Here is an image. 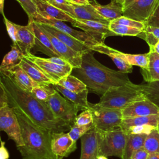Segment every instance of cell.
<instances>
[{"label":"cell","mask_w":159,"mask_h":159,"mask_svg":"<svg viewBox=\"0 0 159 159\" xmlns=\"http://www.w3.org/2000/svg\"><path fill=\"white\" fill-rule=\"evenodd\" d=\"M9 99V105L24 114L33 123L52 133L68 132L73 125L57 118L46 101L35 98L30 92L16 84L7 75L0 73Z\"/></svg>","instance_id":"6da1fadb"},{"label":"cell","mask_w":159,"mask_h":159,"mask_svg":"<svg viewBox=\"0 0 159 159\" xmlns=\"http://www.w3.org/2000/svg\"><path fill=\"white\" fill-rule=\"evenodd\" d=\"M93 52L89 50L83 53L80 67L73 68L75 76L86 85L89 91L102 96L111 89L134 84L127 73L102 65L94 58Z\"/></svg>","instance_id":"7a4b0ae2"},{"label":"cell","mask_w":159,"mask_h":159,"mask_svg":"<svg viewBox=\"0 0 159 159\" xmlns=\"http://www.w3.org/2000/svg\"><path fill=\"white\" fill-rule=\"evenodd\" d=\"M14 110L24 143V145L17 147L22 158L55 159L51 149L52 132L37 125L22 112Z\"/></svg>","instance_id":"3957f363"},{"label":"cell","mask_w":159,"mask_h":159,"mask_svg":"<svg viewBox=\"0 0 159 159\" xmlns=\"http://www.w3.org/2000/svg\"><path fill=\"white\" fill-rule=\"evenodd\" d=\"M147 99L139 84L122 86L111 89L103 94L96 104L102 107L122 110L134 102Z\"/></svg>","instance_id":"277c9868"},{"label":"cell","mask_w":159,"mask_h":159,"mask_svg":"<svg viewBox=\"0 0 159 159\" xmlns=\"http://www.w3.org/2000/svg\"><path fill=\"white\" fill-rule=\"evenodd\" d=\"M97 130V129H96ZM99 132L98 155L117 157L122 159L127 134L120 128L107 132Z\"/></svg>","instance_id":"5b68a950"},{"label":"cell","mask_w":159,"mask_h":159,"mask_svg":"<svg viewBox=\"0 0 159 159\" xmlns=\"http://www.w3.org/2000/svg\"><path fill=\"white\" fill-rule=\"evenodd\" d=\"M88 109L93 116L94 127L98 131L107 132L120 128L123 120L122 110L102 107L91 102Z\"/></svg>","instance_id":"8992f818"},{"label":"cell","mask_w":159,"mask_h":159,"mask_svg":"<svg viewBox=\"0 0 159 159\" xmlns=\"http://www.w3.org/2000/svg\"><path fill=\"white\" fill-rule=\"evenodd\" d=\"M46 102L57 118L73 124L77 113L80 111L79 108L75 104L61 96L58 91L52 94Z\"/></svg>","instance_id":"52a82bcc"},{"label":"cell","mask_w":159,"mask_h":159,"mask_svg":"<svg viewBox=\"0 0 159 159\" xmlns=\"http://www.w3.org/2000/svg\"><path fill=\"white\" fill-rule=\"evenodd\" d=\"M4 131L16 147L24 145L21 129L16 112L9 105L0 109V132ZM1 140V138H0Z\"/></svg>","instance_id":"ba28073f"},{"label":"cell","mask_w":159,"mask_h":159,"mask_svg":"<svg viewBox=\"0 0 159 159\" xmlns=\"http://www.w3.org/2000/svg\"><path fill=\"white\" fill-rule=\"evenodd\" d=\"M32 20L40 24L48 25L64 33H66L75 38L76 39L84 43L85 44L88 45L89 48H91L93 45L99 43L96 40H95L91 36H90L84 31H79L77 30H75L70 26L65 24L61 20H57L48 16L43 17L40 14H38L34 18L32 19Z\"/></svg>","instance_id":"9c48e42d"},{"label":"cell","mask_w":159,"mask_h":159,"mask_svg":"<svg viewBox=\"0 0 159 159\" xmlns=\"http://www.w3.org/2000/svg\"><path fill=\"white\" fill-rule=\"evenodd\" d=\"M67 13L74 19H85L99 21L109 24V22L103 18L96 11L91 3L86 5H77L71 3L67 4H52Z\"/></svg>","instance_id":"30bf717a"},{"label":"cell","mask_w":159,"mask_h":159,"mask_svg":"<svg viewBox=\"0 0 159 159\" xmlns=\"http://www.w3.org/2000/svg\"><path fill=\"white\" fill-rule=\"evenodd\" d=\"M72 25L82 29L83 31L91 36L98 43H104L108 36L113 35L110 31L109 24L99 21L85 19H74Z\"/></svg>","instance_id":"8fae6325"},{"label":"cell","mask_w":159,"mask_h":159,"mask_svg":"<svg viewBox=\"0 0 159 159\" xmlns=\"http://www.w3.org/2000/svg\"><path fill=\"white\" fill-rule=\"evenodd\" d=\"M157 1V0H135L123 7V16L146 23Z\"/></svg>","instance_id":"7c38bea8"},{"label":"cell","mask_w":159,"mask_h":159,"mask_svg":"<svg viewBox=\"0 0 159 159\" xmlns=\"http://www.w3.org/2000/svg\"><path fill=\"white\" fill-rule=\"evenodd\" d=\"M51 149L55 159H63L76 149V142L71 139L68 132H53Z\"/></svg>","instance_id":"4fadbf2b"},{"label":"cell","mask_w":159,"mask_h":159,"mask_svg":"<svg viewBox=\"0 0 159 159\" xmlns=\"http://www.w3.org/2000/svg\"><path fill=\"white\" fill-rule=\"evenodd\" d=\"M24 57L36 64L57 83L61 78L71 74L73 70L71 65L61 66L57 65L48 61L46 58L35 56L31 53Z\"/></svg>","instance_id":"5bb4252c"},{"label":"cell","mask_w":159,"mask_h":159,"mask_svg":"<svg viewBox=\"0 0 159 159\" xmlns=\"http://www.w3.org/2000/svg\"><path fill=\"white\" fill-rule=\"evenodd\" d=\"M123 119L159 114V107L148 99L132 102L122 110Z\"/></svg>","instance_id":"9a60e30c"},{"label":"cell","mask_w":159,"mask_h":159,"mask_svg":"<svg viewBox=\"0 0 159 159\" xmlns=\"http://www.w3.org/2000/svg\"><path fill=\"white\" fill-rule=\"evenodd\" d=\"M44 30L48 36L55 50H56L59 57L66 60L73 67V68L80 67L83 53L74 50L65 44L63 42L60 41L54 35L46 31L45 29Z\"/></svg>","instance_id":"2e32d148"},{"label":"cell","mask_w":159,"mask_h":159,"mask_svg":"<svg viewBox=\"0 0 159 159\" xmlns=\"http://www.w3.org/2000/svg\"><path fill=\"white\" fill-rule=\"evenodd\" d=\"M80 159H97L99 152V132L94 127L81 138Z\"/></svg>","instance_id":"e0dca14e"},{"label":"cell","mask_w":159,"mask_h":159,"mask_svg":"<svg viewBox=\"0 0 159 159\" xmlns=\"http://www.w3.org/2000/svg\"><path fill=\"white\" fill-rule=\"evenodd\" d=\"M16 44L22 52L24 56L30 53V50L35 45V35L32 29V22L29 21L27 25L16 24Z\"/></svg>","instance_id":"ac0fdd59"},{"label":"cell","mask_w":159,"mask_h":159,"mask_svg":"<svg viewBox=\"0 0 159 159\" xmlns=\"http://www.w3.org/2000/svg\"><path fill=\"white\" fill-rule=\"evenodd\" d=\"M29 21L32 22V29L35 38L34 47L36 48V50L40 51L50 57H59L48 36L41 25L30 19H29Z\"/></svg>","instance_id":"d6986e66"},{"label":"cell","mask_w":159,"mask_h":159,"mask_svg":"<svg viewBox=\"0 0 159 159\" xmlns=\"http://www.w3.org/2000/svg\"><path fill=\"white\" fill-rule=\"evenodd\" d=\"M37 7V12L43 17H50L53 19L67 21L71 24L73 22L74 19L71 17L67 13L50 4L47 0H32Z\"/></svg>","instance_id":"ffe728a7"},{"label":"cell","mask_w":159,"mask_h":159,"mask_svg":"<svg viewBox=\"0 0 159 159\" xmlns=\"http://www.w3.org/2000/svg\"><path fill=\"white\" fill-rule=\"evenodd\" d=\"M19 66L30 76V78L40 84H56L57 81L51 78L45 71L34 62L24 57Z\"/></svg>","instance_id":"44dd1931"},{"label":"cell","mask_w":159,"mask_h":159,"mask_svg":"<svg viewBox=\"0 0 159 159\" xmlns=\"http://www.w3.org/2000/svg\"><path fill=\"white\" fill-rule=\"evenodd\" d=\"M40 25L46 31H47L50 34L54 35L55 37L58 39L60 41H61L65 44H66V45H68V47H70V48H71L75 51L83 53L85 52L91 50L88 45H87L84 43L76 39L75 38L73 37L72 36L66 33H64L47 24H40Z\"/></svg>","instance_id":"7402d4cb"},{"label":"cell","mask_w":159,"mask_h":159,"mask_svg":"<svg viewBox=\"0 0 159 159\" xmlns=\"http://www.w3.org/2000/svg\"><path fill=\"white\" fill-rule=\"evenodd\" d=\"M90 3L99 15L109 22L123 16L122 4L115 0H111V2L106 5H101L96 0H91Z\"/></svg>","instance_id":"603a6c76"},{"label":"cell","mask_w":159,"mask_h":159,"mask_svg":"<svg viewBox=\"0 0 159 159\" xmlns=\"http://www.w3.org/2000/svg\"><path fill=\"white\" fill-rule=\"evenodd\" d=\"M90 49L93 52H97L109 56L119 71L126 73H132L133 66L117 55L116 49L107 46L104 43H101L93 45L90 48Z\"/></svg>","instance_id":"cb8c5ba5"},{"label":"cell","mask_w":159,"mask_h":159,"mask_svg":"<svg viewBox=\"0 0 159 159\" xmlns=\"http://www.w3.org/2000/svg\"><path fill=\"white\" fill-rule=\"evenodd\" d=\"M2 73L7 75L20 88L29 92H31L34 88L40 84L32 80L19 65Z\"/></svg>","instance_id":"d4e9b609"},{"label":"cell","mask_w":159,"mask_h":159,"mask_svg":"<svg viewBox=\"0 0 159 159\" xmlns=\"http://www.w3.org/2000/svg\"><path fill=\"white\" fill-rule=\"evenodd\" d=\"M52 85L55 89L62 94L65 98L75 104L79 108L80 111L88 109L89 102L88 101V94L89 93L88 89H86L81 92L76 93L69 91L57 84Z\"/></svg>","instance_id":"484cf974"},{"label":"cell","mask_w":159,"mask_h":159,"mask_svg":"<svg viewBox=\"0 0 159 159\" xmlns=\"http://www.w3.org/2000/svg\"><path fill=\"white\" fill-rule=\"evenodd\" d=\"M24 54L15 43L11 46V50L6 54L0 65V73L7 72L19 65L24 58Z\"/></svg>","instance_id":"4316f807"},{"label":"cell","mask_w":159,"mask_h":159,"mask_svg":"<svg viewBox=\"0 0 159 159\" xmlns=\"http://www.w3.org/2000/svg\"><path fill=\"white\" fill-rule=\"evenodd\" d=\"M148 53V65L147 69L141 68V74L147 83L159 81V54L150 51Z\"/></svg>","instance_id":"83f0119b"},{"label":"cell","mask_w":159,"mask_h":159,"mask_svg":"<svg viewBox=\"0 0 159 159\" xmlns=\"http://www.w3.org/2000/svg\"><path fill=\"white\" fill-rule=\"evenodd\" d=\"M146 134H127L126 143L122 159H130L132 155L143 147Z\"/></svg>","instance_id":"f1b7e54d"},{"label":"cell","mask_w":159,"mask_h":159,"mask_svg":"<svg viewBox=\"0 0 159 159\" xmlns=\"http://www.w3.org/2000/svg\"><path fill=\"white\" fill-rule=\"evenodd\" d=\"M158 124L159 114H155L133 118L123 119L120 127L122 129H124L130 126L140 125H150L157 127Z\"/></svg>","instance_id":"f546056e"},{"label":"cell","mask_w":159,"mask_h":159,"mask_svg":"<svg viewBox=\"0 0 159 159\" xmlns=\"http://www.w3.org/2000/svg\"><path fill=\"white\" fill-rule=\"evenodd\" d=\"M116 53L123 60L132 66H137L142 69H147L149 62L148 53L144 54L126 53L116 50Z\"/></svg>","instance_id":"4dcf8cb0"},{"label":"cell","mask_w":159,"mask_h":159,"mask_svg":"<svg viewBox=\"0 0 159 159\" xmlns=\"http://www.w3.org/2000/svg\"><path fill=\"white\" fill-rule=\"evenodd\" d=\"M57 84L69 91L76 93L81 92L88 89L86 85L80 79L71 75V73L60 80Z\"/></svg>","instance_id":"1f68e13d"},{"label":"cell","mask_w":159,"mask_h":159,"mask_svg":"<svg viewBox=\"0 0 159 159\" xmlns=\"http://www.w3.org/2000/svg\"><path fill=\"white\" fill-rule=\"evenodd\" d=\"M139 88L145 94L147 99L159 107V81L139 84Z\"/></svg>","instance_id":"d6a6232c"},{"label":"cell","mask_w":159,"mask_h":159,"mask_svg":"<svg viewBox=\"0 0 159 159\" xmlns=\"http://www.w3.org/2000/svg\"><path fill=\"white\" fill-rule=\"evenodd\" d=\"M109 28L113 35L138 37L143 31L135 27H131L125 25L117 24L112 22H109Z\"/></svg>","instance_id":"836d02e7"},{"label":"cell","mask_w":159,"mask_h":159,"mask_svg":"<svg viewBox=\"0 0 159 159\" xmlns=\"http://www.w3.org/2000/svg\"><path fill=\"white\" fill-rule=\"evenodd\" d=\"M56 91L52 84H40L34 88L30 93L37 99L46 101Z\"/></svg>","instance_id":"e575fe53"},{"label":"cell","mask_w":159,"mask_h":159,"mask_svg":"<svg viewBox=\"0 0 159 159\" xmlns=\"http://www.w3.org/2000/svg\"><path fill=\"white\" fill-rule=\"evenodd\" d=\"M138 37L143 39L147 43L149 48L152 47L159 41V27L146 25Z\"/></svg>","instance_id":"d590c367"},{"label":"cell","mask_w":159,"mask_h":159,"mask_svg":"<svg viewBox=\"0 0 159 159\" xmlns=\"http://www.w3.org/2000/svg\"><path fill=\"white\" fill-rule=\"evenodd\" d=\"M143 147L148 153H159V132L157 129L147 135Z\"/></svg>","instance_id":"8d00e7d4"},{"label":"cell","mask_w":159,"mask_h":159,"mask_svg":"<svg viewBox=\"0 0 159 159\" xmlns=\"http://www.w3.org/2000/svg\"><path fill=\"white\" fill-rule=\"evenodd\" d=\"M94 127L93 123L89 124L86 125H73L68 132L69 136L72 140L76 142L79 139H80L83 135L87 133L89 130Z\"/></svg>","instance_id":"74e56055"},{"label":"cell","mask_w":159,"mask_h":159,"mask_svg":"<svg viewBox=\"0 0 159 159\" xmlns=\"http://www.w3.org/2000/svg\"><path fill=\"white\" fill-rule=\"evenodd\" d=\"M110 22H112L117 24L125 25L131 27H135V28L140 29L142 30H143L146 27V24L145 22L137 21L135 20H134L132 19H130L123 16L111 21Z\"/></svg>","instance_id":"f35d334b"},{"label":"cell","mask_w":159,"mask_h":159,"mask_svg":"<svg viewBox=\"0 0 159 159\" xmlns=\"http://www.w3.org/2000/svg\"><path fill=\"white\" fill-rule=\"evenodd\" d=\"M157 127L150 125H140L130 126L124 129H122L126 134H146L148 135L152 130L156 129Z\"/></svg>","instance_id":"ab89813d"},{"label":"cell","mask_w":159,"mask_h":159,"mask_svg":"<svg viewBox=\"0 0 159 159\" xmlns=\"http://www.w3.org/2000/svg\"><path fill=\"white\" fill-rule=\"evenodd\" d=\"M20 4L22 9L29 16V19L34 18L39 12L37 9L32 0H16Z\"/></svg>","instance_id":"60d3db41"},{"label":"cell","mask_w":159,"mask_h":159,"mask_svg":"<svg viewBox=\"0 0 159 159\" xmlns=\"http://www.w3.org/2000/svg\"><path fill=\"white\" fill-rule=\"evenodd\" d=\"M93 123V118L91 112L89 109L82 111V112L77 115L73 124L76 125H86Z\"/></svg>","instance_id":"b9f144b4"},{"label":"cell","mask_w":159,"mask_h":159,"mask_svg":"<svg viewBox=\"0 0 159 159\" xmlns=\"http://www.w3.org/2000/svg\"><path fill=\"white\" fill-rule=\"evenodd\" d=\"M145 24L146 25L159 27V0H157L153 12Z\"/></svg>","instance_id":"7bdbcfd3"},{"label":"cell","mask_w":159,"mask_h":159,"mask_svg":"<svg viewBox=\"0 0 159 159\" xmlns=\"http://www.w3.org/2000/svg\"><path fill=\"white\" fill-rule=\"evenodd\" d=\"M4 22L6 27V30L9 36L12 40L13 43L16 42V28L15 24L9 21L4 17Z\"/></svg>","instance_id":"ee69618b"},{"label":"cell","mask_w":159,"mask_h":159,"mask_svg":"<svg viewBox=\"0 0 159 159\" xmlns=\"http://www.w3.org/2000/svg\"><path fill=\"white\" fill-rule=\"evenodd\" d=\"M7 106H9V99L4 85L0 80V109Z\"/></svg>","instance_id":"f6af8a7d"},{"label":"cell","mask_w":159,"mask_h":159,"mask_svg":"<svg viewBox=\"0 0 159 159\" xmlns=\"http://www.w3.org/2000/svg\"><path fill=\"white\" fill-rule=\"evenodd\" d=\"M148 153L142 147L135 151L131 156L130 159H147Z\"/></svg>","instance_id":"bcb514c9"},{"label":"cell","mask_w":159,"mask_h":159,"mask_svg":"<svg viewBox=\"0 0 159 159\" xmlns=\"http://www.w3.org/2000/svg\"><path fill=\"white\" fill-rule=\"evenodd\" d=\"M48 61L55 63L57 65H61V66H68L71 65L66 60L60 57H52L48 58H46Z\"/></svg>","instance_id":"7dc6e473"},{"label":"cell","mask_w":159,"mask_h":159,"mask_svg":"<svg viewBox=\"0 0 159 159\" xmlns=\"http://www.w3.org/2000/svg\"><path fill=\"white\" fill-rule=\"evenodd\" d=\"M5 143L1 140L0 145V159H9V153L6 149L5 145Z\"/></svg>","instance_id":"c3c4849f"},{"label":"cell","mask_w":159,"mask_h":159,"mask_svg":"<svg viewBox=\"0 0 159 159\" xmlns=\"http://www.w3.org/2000/svg\"><path fill=\"white\" fill-rule=\"evenodd\" d=\"M69 3L77 5H86L90 3L91 0H67Z\"/></svg>","instance_id":"681fc988"},{"label":"cell","mask_w":159,"mask_h":159,"mask_svg":"<svg viewBox=\"0 0 159 159\" xmlns=\"http://www.w3.org/2000/svg\"><path fill=\"white\" fill-rule=\"evenodd\" d=\"M51 4H67L69 3L67 0H47Z\"/></svg>","instance_id":"f907efd6"},{"label":"cell","mask_w":159,"mask_h":159,"mask_svg":"<svg viewBox=\"0 0 159 159\" xmlns=\"http://www.w3.org/2000/svg\"><path fill=\"white\" fill-rule=\"evenodd\" d=\"M149 51L153 52H155V53L159 54V41L157 43H156L153 47H150Z\"/></svg>","instance_id":"816d5d0a"},{"label":"cell","mask_w":159,"mask_h":159,"mask_svg":"<svg viewBox=\"0 0 159 159\" xmlns=\"http://www.w3.org/2000/svg\"><path fill=\"white\" fill-rule=\"evenodd\" d=\"M147 159H159L158 153H149L147 157Z\"/></svg>","instance_id":"f5cc1de1"},{"label":"cell","mask_w":159,"mask_h":159,"mask_svg":"<svg viewBox=\"0 0 159 159\" xmlns=\"http://www.w3.org/2000/svg\"><path fill=\"white\" fill-rule=\"evenodd\" d=\"M134 1H135V0H124V2H123V7L127 6V5H129V4H130L131 2H132Z\"/></svg>","instance_id":"db71d44e"},{"label":"cell","mask_w":159,"mask_h":159,"mask_svg":"<svg viewBox=\"0 0 159 159\" xmlns=\"http://www.w3.org/2000/svg\"><path fill=\"white\" fill-rule=\"evenodd\" d=\"M97 159H108L107 158V157H106V156H104V155H98V157H97Z\"/></svg>","instance_id":"11a10c76"},{"label":"cell","mask_w":159,"mask_h":159,"mask_svg":"<svg viewBox=\"0 0 159 159\" xmlns=\"http://www.w3.org/2000/svg\"><path fill=\"white\" fill-rule=\"evenodd\" d=\"M115 1H117V2H120V3L122 4V6H123V2H124V0H115Z\"/></svg>","instance_id":"9f6ffc18"},{"label":"cell","mask_w":159,"mask_h":159,"mask_svg":"<svg viewBox=\"0 0 159 159\" xmlns=\"http://www.w3.org/2000/svg\"><path fill=\"white\" fill-rule=\"evenodd\" d=\"M157 130H158V132H159V124H158V125H157Z\"/></svg>","instance_id":"6f0895ef"},{"label":"cell","mask_w":159,"mask_h":159,"mask_svg":"<svg viewBox=\"0 0 159 159\" xmlns=\"http://www.w3.org/2000/svg\"><path fill=\"white\" fill-rule=\"evenodd\" d=\"M0 80H1V75H0Z\"/></svg>","instance_id":"680465c9"}]
</instances>
